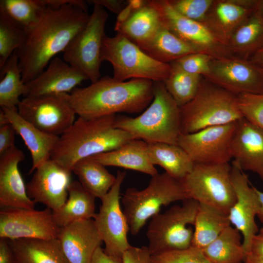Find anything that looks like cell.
Returning a JSON list of instances; mask_svg holds the SVG:
<instances>
[{"instance_id":"8","label":"cell","mask_w":263,"mask_h":263,"mask_svg":"<svg viewBox=\"0 0 263 263\" xmlns=\"http://www.w3.org/2000/svg\"><path fill=\"white\" fill-rule=\"evenodd\" d=\"M198 206L196 201L187 199L151 218L146 232L151 256L192 245Z\"/></svg>"},{"instance_id":"53","label":"cell","mask_w":263,"mask_h":263,"mask_svg":"<svg viewBox=\"0 0 263 263\" xmlns=\"http://www.w3.org/2000/svg\"><path fill=\"white\" fill-rule=\"evenodd\" d=\"M248 60L255 64L263 68V48Z\"/></svg>"},{"instance_id":"22","label":"cell","mask_w":263,"mask_h":263,"mask_svg":"<svg viewBox=\"0 0 263 263\" xmlns=\"http://www.w3.org/2000/svg\"><path fill=\"white\" fill-rule=\"evenodd\" d=\"M86 80L87 77L81 72L56 56L42 73L26 83L27 96L70 94Z\"/></svg>"},{"instance_id":"51","label":"cell","mask_w":263,"mask_h":263,"mask_svg":"<svg viewBox=\"0 0 263 263\" xmlns=\"http://www.w3.org/2000/svg\"><path fill=\"white\" fill-rule=\"evenodd\" d=\"M255 190L259 200V210L257 216L260 222L263 224V192L255 187Z\"/></svg>"},{"instance_id":"55","label":"cell","mask_w":263,"mask_h":263,"mask_svg":"<svg viewBox=\"0 0 263 263\" xmlns=\"http://www.w3.org/2000/svg\"><path fill=\"white\" fill-rule=\"evenodd\" d=\"M254 12L263 18V0H257Z\"/></svg>"},{"instance_id":"41","label":"cell","mask_w":263,"mask_h":263,"mask_svg":"<svg viewBox=\"0 0 263 263\" xmlns=\"http://www.w3.org/2000/svg\"><path fill=\"white\" fill-rule=\"evenodd\" d=\"M171 7L188 19L204 22L214 0H168Z\"/></svg>"},{"instance_id":"43","label":"cell","mask_w":263,"mask_h":263,"mask_svg":"<svg viewBox=\"0 0 263 263\" xmlns=\"http://www.w3.org/2000/svg\"><path fill=\"white\" fill-rule=\"evenodd\" d=\"M123 263H152L148 247L131 246L122 256Z\"/></svg>"},{"instance_id":"12","label":"cell","mask_w":263,"mask_h":263,"mask_svg":"<svg viewBox=\"0 0 263 263\" xmlns=\"http://www.w3.org/2000/svg\"><path fill=\"white\" fill-rule=\"evenodd\" d=\"M125 171H118L114 184L101 199L99 211L94 218L96 227L109 255L122 258L131 246L128 240L129 227L120 205V189Z\"/></svg>"},{"instance_id":"1","label":"cell","mask_w":263,"mask_h":263,"mask_svg":"<svg viewBox=\"0 0 263 263\" xmlns=\"http://www.w3.org/2000/svg\"><path fill=\"white\" fill-rule=\"evenodd\" d=\"M89 17L87 11L72 4L45 7L38 21L25 29L23 45L15 51L24 83L42 73L56 55L65 50Z\"/></svg>"},{"instance_id":"58","label":"cell","mask_w":263,"mask_h":263,"mask_svg":"<svg viewBox=\"0 0 263 263\" xmlns=\"http://www.w3.org/2000/svg\"></svg>"},{"instance_id":"32","label":"cell","mask_w":263,"mask_h":263,"mask_svg":"<svg viewBox=\"0 0 263 263\" xmlns=\"http://www.w3.org/2000/svg\"><path fill=\"white\" fill-rule=\"evenodd\" d=\"M106 166L92 156L81 159L73 166L72 172L77 177L81 186L100 200L115 183L116 176L110 173Z\"/></svg>"},{"instance_id":"48","label":"cell","mask_w":263,"mask_h":263,"mask_svg":"<svg viewBox=\"0 0 263 263\" xmlns=\"http://www.w3.org/2000/svg\"><path fill=\"white\" fill-rule=\"evenodd\" d=\"M44 4L47 6L53 8H59L63 5L72 4L87 11V6L86 2L80 0H42Z\"/></svg>"},{"instance_id":"36","label":"cell","mask_w":263,"mask_h":263,"mask_svg":"<svg viewBox=\"0 0 263 263\" xmlns=\"http://www.w3.org/2000/svg\"><path fill=\"white\" fill-rule=\"evenodd\" d=\"M170 64V72L164 83L169 93L181 107L194 97L203 76L186 72L174 63Z\"/></svg>"},{"instance_id":"16","label":"cell","mask_w":263,"mask_h":263,"mask_svg":"<svg viewBox=\"0 0 263 263\" xmlns=\"http://www.w3.org/2000/svg\"><path fill=\"white\" fill-rule=\"evenodd\" d=\"M60 230L54 221L53 211L6 208L0 211V238L51 240L57 239Z\"/></svg>"},{"instance_id":"15","label":"cell","mask_w":263,"mask_h":263,"mask_svg":"<svg viewBox=\"0 0 263 263\" xmlns=\"http://www.w3.org/2000/svg\"><path fill=\"white\" fill-rule=\"evenodd\" d=\"M204 77L238 95L263 94V68L236 56L213 58Z\"/></svg>"},{"instance_id":"52","label":"cell","mask_w":263,"mask_h":263,"mask_svg":"<svg viewBox=\"0 0 263 263\" xmlns=\"http://www.w3.org/2000/svg\"><path fill=\"white\" fill-rule=\"evenodd\" d=\"M127 1L134 12L140 9L147 3V0H128Z\"/></svg>"},{"instance_id":"49","label":"cell","mask_w":263,"mask_h":263,"mask_svg":"<svg viewBox=\"0 0 263 263\" xmlns=\"http://www.w3.org/2000/svg\"><path fill=\"white\" fill-rule=\"evenodd\" d=\"M248 254H251L263 261V235L258 233L254 237Z\"/></svg>"},{"instance_id":"27","label":"cell","mask_w":263,"mask_h":263,"mask_svg":"<svg viewBox=\"0 0 263 263\" xmlns=\"http://www.w3.org/2000/svg\"><path fill=\"white\" fill-rule=\"evenodd\" d=\"M96 198L86 190L79 181H72L68 188L66 202L53 212L55 222L61 228L75 222L94 218Z\"/></svg>"},{"instance_id":"42","label":"cell","mask_w":263,"mask_h":263,"mask_svg":"<svg viewBox=\"0 0 263 263\" xmlns=\"http://www.w3.org/2000/svg\"><path fill=\"white\" fill-rule=\"evenodd\" d=\"M213 58L207 54L197 52L185 56L172 63L186 72L204 77L209 72L210 63Z\"/></svg>"},{"instance_id":"54","label":"cell","mask_w":263,"mask_h":263,"mask_svg":"<svg viewBox=\"0 0 263 263\" xmlns=\"http://www.w3.org/2000/svg\"><path fill=\"white\" fill-rule=\"evenodd\" d=\"M244 263H263V261L251 254H248L245 257Z\"/></svg>"},{"instance_id":"44","label":"cell","mask_w":263,"mask_h":263,"mask_svg":"<svg viewBox=\"0 0 263 263\" xmlns=\"http://www.w3.org/2000/svg\"><path fill=\"white\" fill-rule=\"evenodd\" d=\"M16 133L10 123L0 127V155L15 146Z\"/></svg>"},{"instance_id":"35","label":"cell","mask_w":263,"mask_h":263,"mask_svg":"<svg viewBox=\"0 0 263 263\" xmlns=\"http://www.w3.org/2000/svg\"><path fill=\"white\" fill-rule=\"evenodd\" d=\"M0 70V106L1 108H17L20 96H27L29 90L22 80L15 52Z\"/></svg>"},{"instance_id":"38","label":"cell","mask_w":263,"mask_h":263,"mask_svg":"<svg viewBox=\"0 0 263 263\" xmlns=\"http://www.w3.org/2000/svg\"><path fill=\"white\" fill-rule=\"evenodd\" d=\"M46 6L42 0H0V9L25 29L38 21Z\"/></svg>"},{"instance_id":"46","label":"cell","mask_w":263,"mask_h":263,"mask_svg":"<svg viewBox=\"0 0 263 263\" xmlns=\"http://www.w3.org/2000/svg\"><path fill=\"white\" fill-rule=\"evenodd\" d=\"M91 263H123L122 258L108 255L101 246L96 250Z\"/></svg>"},{"instance_id":"11","label":"cell","mask_w":263,"mask_h":263,"mask_svg":"<svg viewBox=\"0 0 263 263\" xmlns=\"http://www.w3.org/2000/svg\"><path fill=\"white\" fill-rule=\"evenodd\" d=\"M19 113L41 131L60 136L75 121L70 94L27 96L18 106Z\"/></svg>"},{"instance_id":"23","label":"cell","mask_w":263,"mask_h":263,"mask_svg":"<svg viewBox=\"0 0 263 263\" xmlns=\"http://www.w3.org/2000/svg\"><path fill=\"white\" fill-rule=\"evenodd\" d=\"M231 153L242 170L255 173L263 182V130L244 118L238 121Z\"/></svg>"},{"instance_id":"25","label":"cell","mask_w":263,"mask_h":263,"mask_svg":"<svg viewBox=\"0 0 263 263\" xmlns=\"http://www.w3.org/2000/svg\"><path fill=\"white\" fill-rule=\"evenodd\" d=\"M92 156L105 166L132 169L151 176L158 173L149 157L148 143L141 139H132L116 149Z\"/></svg>"},{"instance_id":"9","label":"cell","mask_w":263,"mask_h":263,"mask_svg":"<svg viewBox=\"0 0 263 263\" xmlns=\"http://www.w3.org/2000/svg\"><path fill=\"white\" fill-rule=\"evenodd\" d=\"M231 165L194 164L180 180L187 199L216 208L227 214L236 200Z\"/></svg>"},{"instance_id":"6","label":"cell","mask_w":263,"mask_h":263,"mask_svg":"<svg viewBox=\"0 0 263 263\" xmlns=\"http://www.w3.org/2000/svg\"><path fill=\"white\" fill-rule=\"evenodd\" d=\"M151 177L146 188H129L121 197L129 231L133 235L139 232L149 219L160 213L162 207L187 199L180 180L166 172Z\"/></svg>"},{"instance_id":"28","label":"cell","mask_w":263,"mask_h":263,"mask_svg":"<svg viewBox=\"0 0 263 263\" xmlns=\"http://www.w3.org/2000/svg\"><path fill=\"white\" fill-rule=\"evenodd\" d=\"M162 26L159 12L147 0L146 5L134 12L126 21L120 24L115 25L114 30L140 48Z\"/></svg>"},{"instance_id":"34","label":"cell","mask_w":263,"mask_h":263,"mask_svg":"<svg viewBox=\"0 0 263 263\" xmlns=\"http://www.w3.org/2000/svg\"><path fill=\"white\" fill-rule=\"evenodd\" d=\"M202 250L211 263H243L245 258L242 235L231 225Z\"/></svg>"},{"instance_id":"39","label":"cell","mask_w":263,"mask_h":263,"mask_svg":"<svg viewBox=\"0 0 263 263\" xmlns=\"http://www.w3.org/2000/svg\"><path fill=\"white\" fill-rule=\"evenodd\" d=\"M237 98L243 118L263 130V94H243Z\"/></svg>"},{"instance_id":"18","label":"cell","mask_w":263,"mask_h":263,"mask_svg":"<svg viewBox=\"0 0 263 263\" xmlns=\"http://www.w3.org/2000/svg\"><path fill=\"white\" fill-rule=\"evenodd\" d=\"M72 171L50 159L35 171L26 185L27 194L35 203L44 205L53 212L66 202Z\"/></svg>"},{"instance_id":"33","label":"cell","mask_w":263,"mask_h":263,"mask_svg":"<svg viewBox=\"0 0 263 263\" xmlns=\"http://www.w3.org/2000/svg\"><path fill=\"white\" fill-rule=\"evenodd\" d=\"M230 225L228 214L213 207L199 204L192 245L203 249Z\"/></svg>"},{"instance_id":"19","label":"cell","mask_w":263,"mask_h":263,"mask_svg":"<svg viewBox=\"0 0 263 263\" xmlns=\"http://www.w3.org/2000/svg\"><path fill=\"white\" fill-rule=\"evenodd\" d=\"M25 158L16 146L0 155V206L2 208L34 209L35 203L28 196L19 169Z\"/></svg>"},{"instance_id":"26","label":"cell","mask_w":263,"mask_h":263,"mask_svg":"<svg viewBox=\"0 0 263 263\" xmlns=\"http://www.w3.org/2000/svg\"><path fill=\"white\" fill-rule=\"evenodd\" d=\"M14 263H69L57 239L9 240Z\"/></svg>"},{"instance_id":"57","label":"cell","mask_w":263,"mask_h":263,"mask_svg":"<svg viewBox=\"0 0 263 263\" xmlns=\"http://www.w3.org/2000/svg\"><path fill=\"white\" fill-rule=\"evenodd\" d=\"M259 233L263 235V227L259 230Z\"/></svg>"},{"instance_id":"21","label":"cell","mask_w":263,"mask_h":263,"mask_svg":"<svg viewBox=\"0 0 263 263\" xmlns=\"http://www.w3.org/2000/svg\"><path fill=\"white\" fill-rule=\"evenodd\" d=\"M257 0H214L204 23L227 46L236 30L253 13Z\"/></svg>"},{"instance_id":"3","label":"cell","mask_w":263,"mask_h":263,"mask_svg":"<svg viewBox=\"0 0 263 263\" xmlns=\"http://www.w3.org/2000/svg\"><path fill=\"white\" fill-rule=\"evenodd\" d=\"M116 114L93 118L78 116L59 136L51 159L72 171L79 160L119 148L134 139L116 126Z\"/></svg>"},{"instance_id":"5","label":"cell","mask_w":263,"mask_h":263,"mask_svg":"<svg viewBox=\"0 0 263 263\" xmlns=\"http://www.w3.org/2000/svg\"><path fill=\"white\" fill-rule=\"evenodd\" d=\"M181 133L237 122L243 118L237 95L203 77L194 97L180 107Z\"/></svg>"},{"instance_id":"4","label":"cell","mask_w":263,"mask_h":263,"mask_svg":"<svg viewBox=\"0 0 263 263\" xmlns=\"http://www.w3.org/2000/svg\"><path fill=\"white\" fill-rule=\"evenodd\" d=\"M116 126L147 143L177 144L181 133L180 107L164 82L154 81L153 98L138 116H116Z\"/></svg>"},{"instance_id":"13","label":"cell","mask_w":263,"mask_h":263,"mask_svg":"<svg viewBox=\"0 0 263 263\" xmlns=\"http://www.w3.org/2000/svg\"><path fill=\"white\" fill-rule=\"evenodd\" d=\"M237 122L181 133L177 145L186 151L194 164L229 163L232 158L231 146Z\"/></svg>"},{"instance_id":"50","label":"cell","mask_w":263,"mask_h":263,"mask_svg":"<svg viewBox=\"0 0 263 263\" xmlns=\"http://www.w3.org/2000/svg\"><path fill=\"white\" fill-rule=\"evenodd\" d=\"M133 12V10L127 3L126 6L117 15L115 25L120 24L126 21Z\"/></svg>"},{"instance_id":"29","label":"cell","mask_w":263,"mask_h":263,"mask_svg":"<svg viewBox=\"0 0 263 263\" xmlns=\"http://www.w3.org/2000/svg\"><path fill=\"white\" fill-rule=\"evenodd\" d=\"M148 152L154 166H159L168 174L179 180L188 175L194 165L188 154L177 144L148 143Z\"/></svg>"},{"instance_id":"10","label":"cell","mask_w":263,"mask_h":263,"mask_svg":"<svg viewBox=\"0 0 263 263\" xmlns=\"http://www.w3.org/2000/svg\"><path fill=\"white\" fill-rule=\"evenodd\" d=\"M108 16L103 7L94 4L87 23L63 52V59L81 72L91 83L101 78V49Z\"/></svg>"},{"instance_id":"24","label":"cell","mask_w":263,"mask_h":263,"mask_svg":"<svg viewBox=\"0 0 263 263\" xmlns=\"http://www.w3.org/2000/svg\"><path fill=\"white\" fill-rule=\"evenodd\" d=\"M29 150L32 165L29 174L50 160L59 136L44 132L25 120L17 108H0Z\"/></svg>"},{"instance_id":"14","label":"cell","mask_w":263,"mask_h":263,"mask_svg":"<svg viewBox=\"0 0 263 263\" xmlns=\"http://www.w3.org/2000/svg\"><path fill=\"white\" fill-rule=\"evenodd\" d=\"M159 12L163 26L200 52L213 58L234 56L204 23L188 19L176 12L168 0H150Z\"/></svg>"},{"instance_id":"47","label":"cell","mask_w":263,"mask_h":263,"mask_svg":"<svg viewBox=\"0 0 263 263\" xmlns=\"http://www.w3.org/2000/svg\"><path fill=\"white\" fill-rule=\"evenodd\" d=\"M0 263H14L8 240L5 238H0Z\"/></svg>"},{"instance_id":"37","label":"cell","mask_w":263,"mask_h":263,"mask_svg":"<svg viewBox=\"0 0 263 263\" xmlns=\"http://www.w3.org/2000/svg\"><path fill=\"white\" fill-rule=\"evenodd\" d=\"M25 39V29L0 9V68L23 45Z\"/></svg>"},{"instance_id":"7","label":"cell","mask_w":263,"mask_h":263,"mask_svg":"<svg viewBox=\"0 0 263 263\" xmlns=\"http://www.w3.org/2000/svg\"><path fill=\"white\" fill-rule=\"evenodd\" d=\"M102 61L110 62L113 77L119 81L144 79L164 82L169 76L171 65L153 58L138 45L120 33L105 36L101 49Z\"/></svg>"},{"instance_id":"30","label":"cell","mask_w":263,"mask_h":263,"mask_svg":"<svg viewBox=\"0 0 263 263\" xmlns=\"http://www.w3.org/2000/svg\"><path fill=\"white\" fill-rule=\"evenodd\" d=\"M227 47L234 56L249 59L263 48V18L254 12L234 32Z\"/></svg>"},{"instance_id":"2","label":"cell","mask_w":263,"mask_h":263,"mask_svg":"<svg viewBox=\"0 0 263 263\" xmlns=\"http://www.w3.org/2000/svg\"><path fill=\"white\" fill-rule=\"evenodd\" d=\"M154 82L144 79L119 81L106 76L70 93L71 104L79 117L89 119L143 112L153 98Z\"/></svg>"},{"instance_id":"17","label":"cell","mask_w":263,"mask_h":263,"mask_svg":"<svg viewBox=\"0 0 263 263\" xmlns=\"http://www.w3.org/2000/svg\"><path fill=\"white\" fill-rule=\"evenodd\" d=\"M231 175L236 200L228 216L231 225L242 235L245 257L250 251L253 238L259 232L255 221L259 200L255 187L250 184L247 176L234 161L231 164Z\"/></svg>"},{"instance_id":"45","label":"cell","mask_w":263,"mask_h":263,"mask_svg":"<svg viewBox=\"0 0 263 263\" xmlns=\"http://www.w3.org/2000/svg\"><path fill=\"white\" fill-rule=\"evenodd\" d=\"M88 2L105 7L110 11L117 15L127 4V1L120 0H88Z\"/></svg>"},{"instance_id":"56","label":"cell","mask_w":263,"mask_h":263,"mask_svg":"<svg viewBox=\"0 0 263 263\" xmlns=\"http://www.w3.org/2000/svg\"><path fill=\"white\" fill-rule=\"evenodd\" d=\"M10 122L5 114L3 111L0 109V127L3 126L8 124H10Z\"/></svg>"},{"instance_id":"40","label":"cell","mask_w":263,"mask_h":263,"mask_svg":"<svg viewBox=\"0 0 263 263\" xmlns=\"http://www.w3.org/2000/svg\"><path fill=\"white\" fill-rule=\"evenodd\" d=\"M152 263H211L202 249L191 245L151 256Z\"/></svg>"},{"instance_id":"20","label":"cell","mask_w":263,"mask_h":263,"mask_svg":"<svg viewBox=\"0 0 263 263\" xmlns=\"http://www.w3.org/2000/svg\"><path fill=\"white\" fill-rule=\"evenodd\" d=\"M57 239L69 263H91L102 242L93 219L60 228Z\"/></svg>"},{"instance_id":"31","label":"cell","mask_w":263,"mask_h":263,"mask_svg":"<svg viewBox=\"0 0 263 263\" xmlns=\"http://www.w3.org/2000/svg\"><path fill=\"white\" fill-rule=\"evenodd\" d=\"M140 48L156 60L169 64L188 55L200 52L163 25L155 35Z\"/></svg>"}]
</instances>
